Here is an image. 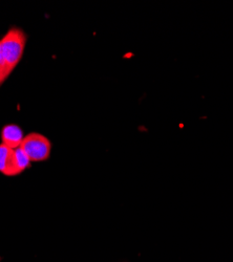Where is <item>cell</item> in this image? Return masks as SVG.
I'll return each instance as SVG.
<instances>
[{
  "label": "cell",
  "instance_id": "277c9868",
  "mask_svg": "<svg viewBox=\"0 0 233 262\" xmlns=\"http://www.w3.org/2000/svg\"><path fill=\"white\" fill-rule=\"evenodd\" d=\"M25 139L24 131L18 125L9 124L3 128L2 140L4 145L11 149H17L21 146Z\"/></svg>",
  "mask_w": 233,
  "mask_h": 262
},
{
  "label": "cell",
  "instance_id": "6da1fadb",
  "mask_svg": "<svg viewBox=\"0 0 233 262\" xmlns=\"http://www.w3.org/2000/svg\"><path fill=\"white\" fill-rule=\"evenodd\" d=\"M26 43L27 36L25 32L17 28L10 30L0 40V59L10 75L23 58Z\"/></svg>",
  "mask_w": 233,
  "mask_h": 262
},
{
  "label": "cell",
  "instance_id": "3957f363",
  "mask_svg": "<svg viewBox=\"0 0 233 262\" xmlns=\"http://www.w3.org/2000/svg\"><path fill=\"white\" fill-rule=\"evenodd\" d=\"M14 150L0 144V172L7 177H15L20 174L15 163Z\"/></svg>",
  "mask_w": 233,
  "mask_h": 262
},
{
  "label": "cell",
  "instance_id": "5b68a950",
  "mask_svg": "<svg viewBox=\"0 0 233 262\" xmlns=\"http://www.w3.org/2000/svg\"><path fill=\"white\" fill-rule=\"evenodd\" d=\"M14 156H15V163L17 166V169L19 173L26 171L28 168L31 167L32 161L29 158V156L24 151L21 147H18L14 150Z\"/></svg>",
  "mask_w": 233,
  "mask_h": 262
},
{
  "label": "cell",
  "instance_id": "7a4b0ae2",
  "mask_svg": "<svg viewBox=\"0 0 233 262\" xmlns=\"http://www.w3.org/2000/svg\"><path fill=\"white\" fill-rule=\"evenodd\" d=\"M20 147L29 156L32 163L45 162L51 156L52 144L50 140L37 133H32L26 136Z\"/></svg>",
  "mask_w": 233,
  "mask_h": 262
},
{
  "label": "cell",
  "instance_id": "8992f818",
  "mask_svg": "<svg viewBox=\"0 0 233 262\" xmlns=\"http://www.w3.org/2000/svg\"><path fill=\"white\" fill-rule=\"evenodd\" d=\"M9 76H10V74H9L8 71L6 70L5 65H4V63H3V60L0 59V85H2V84L8 79Z\"/></svg>",
  "mask_w": 233,
  "mask_h": 262
}]
</instances>
